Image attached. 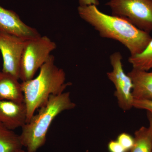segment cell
Segmentation results:
<instances>
[{"label":"cell","mask_w":152,"mask_h":152,"mask_svg":"<svg viewBox=\"0 0 152 152\" xmlns=\"http://www.w3.org/2000/svg\"><path fill=\"white\" fill-rule=\"evenodd\" d=\"M69 92L51 96L39 112L21 128L20 135L22 145L28 152H36L47 141L48 132L56 117L65 111L75 107Z\"/></svg>","instance_id":"3"},{"label":"cell","mask_w":152,"mask_h":152,"mask_svg":"<svg viewBox=\"0 0 152 152\" xmlns=\"http://www.w3.org/2000/svg\"><path fill=\"white\" fill-rule=\"evenodd\" d=\"M117 140L127 152L132 149L134 142V137L132 136L125 132L120 134L117 137Z\"/></svg>","instance_id":"15"},{"label":"cell","mask_w":152,"mask_h":152,"mask_svg":"<svg viewBox=\"0 0 152 152\" xmlns=\"http://www.w3.org/2000/svg\"><path fill=\"white\" fill-rule=\"evenodd\" d=\"M133 107L146 110L152 113V101L145 100H134Z\"/></svg>","instance_id":"16"},{"label":"cell","mask_w":152,"mask_h":152,"mask_svg":"<svg viewBox=\"0 0 152 152\" xmlns=\"http://www.w3.org/2000/svg\"><path fill=\"white\" fill-rule=\"evenodd\" d=\"M17 152H28L27 151H25L24 150L22 149H20L18 150Z\"/></svg>","instance_id":"20"},{"label":"cell","mask_w":152,"mask_h":152,"mask_svg":"<svg viewBox=\"0 0 152 152\" xmlns=\"http://www.w3.org/2000/svg\"><path fill=\"white\" fill-rule=\"evenodd\" d=\"M112 15L125 18L140 29L152 31V0H110Z\"/></svg>","instance_id":"5"},{"label":"cell","mask_w":152,"mask_h":152,"mask_svg":"<svg viewBox=\"0 0 152 152\" xmlns=\"http://www.w3.org/2000/svg\"><path fill=\"white\" fill-rule=\"evenodd\" d=\"M0 33L17 36L26 39L41 36L37 30L26 24L16 13L0 6Z\"/></svg>","instance_id":"8"},{"label":"cell","mask_w":152,"mask_h":152,"mask_svg":"<svg viewBox=\"0 0 152 152\" xmlns=\"http://www.w3.org/2000/svg\"><path fill=\"white\" fill-rule=\"evenodd\" d=\"M134 145L129 152H152L151 129L142 126L134 133Z\"/></svg>","instance_id":"13"},{"label":"cell","mask_w":152,"mask_h":152,"mask_svg":"<svg viewBox=\"0 0 152 152\" xmlns=\"http://www.w3.org/2000/svg\"><path fill=\"white\" fill-rule=\"evenodd\" d=\"M79 4L80 6H84L94 5L98 6L99 4L98 0H78Z\"/></svg>","instance_id":"18"},{"label":"cell","mask_w":152,"mask_h":152,"mask_svg":"<svg viewBox=\"0 0 152 152\" xmlns=\"http://www.w3.org/2000/svg\"><path fill=\"white\" fill-rule=\"evenodd\" d=\"M128 61L133 68L148 71L152 69V39L140 54L130 56Z\"/></svg>","instance_id":"14"},{"label":"cell","mask_w":152,"mask_h":152,"mask_svg":"<svg viewBox=\"0 0 152 152\" xmlns=\"http://www.w3.org/2000/svg\"><path fill=\"white\" fill-rule=\"evenodd\" d=\"M122 59L120 52L112 54L110 61L113 70L107 73V75L108 78L115 86L114 95L117 98L118 106L126 111L133 107L134 99L132 94L133 85L130 77L124 71Z\"/></svg>","instance_id":"6"},{"label":"cell","mask_w":152,"mask_h":152,"mask_svg":"<svg viewBox=\"0 0 152 152\" xmlns=\"http://www.w3.org/2000/svg\"><path fill=\"white\" fill-rule=\"evenodd\" d=\"M108 149L110 152H127L117 140L109 142Z\"/></svg>","instance_id":"17"},{"label":"cell","mask_w":152,"mask_h":152,"mask_svg":"<svg viewBox=\"0 0 152 152\" xmlns=\"http://www.w3.org/2000/svg\"><path fill=\"white\" fill-rule=\"evenodd\" d=\"M1 72V71H0V72Z\"/></svg>","instance_id":"21"},{"label":"cell","mask_w":152,"mask_h":152,"mask_svg":"<svg viewBox=\"0 0 152 152\" xmlns=\"http://www.w3.org/2000/svg\"><path fill=\"white\" fill-rule=\"evenodd\" d=\"M66 80L64 71L55 64V57L51 55L36 77L21 83L26 108V123L51 96L64 92L71 86V83H66Z\"/></svg>","instance_id":"2"},{"label":"cell","mask_w":152,"mask_h":152,"mask_svg":"<svg viewBox=\"0 0 152 152\" xmlns=\"http://www.w3.org/2000/svg\"><path fill=\"white\" fill-rule=\"evenodd\" d=\"M27 110L24 102L0 100V123L14 130L26 123Z\"/></svg>","instance_id":"9"},{"label":"cell","mask_w":152,"mask_h":152,"mask_svg":"<svg viewBox=\"0 0 152 152\" xmlns=\"http://www.w3.org/2000/svg\"><path fill=\"white\" fill-rule=\"evenodd\" d=\"M27 40L0 33V51L3 60L2 72L19 79L21 60Z\"/></svg>","instance_id":"7"},{"label":"cell","mask_w":152,"mask_h":152,"mask_svg":"<svg viewBox=\"0 0 152 152\" xmlns=\"http://www.w3.org/2000/svg\"><path fill=\"white\" fill-rule=\"evenodd\" d=\"M80 18L97 31L102 37L112 39L122 44L130 56L140 54L152 39L150 33L140 29L127 19L104 13L97 6H79Z\"/></svg>","instance_id":"1"},{"label":"cell","mask_w":152,"mask_h":152,"mask_svg":"<svg viewBox=\"0 0 152 152\" xmlns=\"http://www.w3.org/2000/svg\"><path fill=\"white\" fill-rule=\"evenodd\" d=\"M23 147L20 135L0 123V152H17Z\"/></svg>","instance_id":"12"},{"label":"cell","mask_w":152,"mask_h":152,"mask_svg":"<svg viewBox=\"0 0 152 152\" xmlns=\"http://www.w3.org/2000/svg\"><path fill=\"white\" fill-rule=\"evenodd\" d=\"M19 79L10 74L0 72V100L24 103L23 93Z\"/></svg>","instance_id":"11"},{"label":"cell","mask_w":152,"mask_h":152,"mask_svg":"<svg viewBox=\"0 0 152 152\" xmlns=\"http://www.w3.org/2000/svg\"><path fill=\"white\" fill-rule=\"evenodd\" d=\"M127 74L132 82L134 100L152 101V72L133 68Z\"/></svg>","instance_id":"10"},{"label":"cell","mask_w":152,"mask_h":152,"mask_svg":"<svg viewBox=\"0 0 152 152\" xmlns=\"http://www.w3.org/2000/svg\"><path fill=\"white\" fill-rule=\"evenodd\" d=\"M56 48V43L47 36L27 40L21 60L19 79L24 82L34 78Z\"/></svg>","instance_id":"4"},{"label":"cell","mask_w":152,"mask_h":152,"mask_svg":"<svg viewBox=\"0 0 152 152\" xmlns=\"http://www.w3.org/2000/svg\"><path fill=\"white\" fill-rule=\"evenodd\" d=\"M147 116L149 123V127L151 129L152 133V113L151 112H148L147 113Z\"/></svg>","instance_id":"19"}]
</instances>
